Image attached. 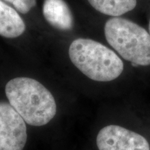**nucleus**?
<instances>
[{
  "label": "nucleus",
  "mask_w": 150,
  "mask_h": 150,
  "mask_svg": "<svg viewBox=\"0 0 150 150\" xmlns=\"http://www.w3.org/2000/svg\"><path fill=\"white\" fill-rule=\"evenodd\" d=\"M5 93L9 104L28 125L44 126L56 115L55 99L37 80L28 77L13 79L6 85Z\"/></svg>",
  "instance_id": "nucleus-1"
},
{
  "label": "nucleus",
  "mask_w": 150,
  "mask_h": 150,
  "mask_svg": "<svg viewBox=\"0 0 150 150\" xmlns=\"http://www.w3.org/2000/svg\"><path fill=\"white\" fill-rule=\"evenodd\" d=\"M72 63L87 77L96 81H110L120 76L124 63L112 50L97 41L78 38L71 43Z\"/></svg>",
  "instance_id": "nucleus-2"
},
{
  "label": "nucleus",
  "mask_w": 150,
  "mask_h": 150,
  "mask_svg": "<svg viewBox=\"0 0 150 150\" xmlns=\"http://www.w3.org/2000/svg\"><path fill=\"white\" fill-rule=\"evenodd\" d=\"M104 33L108 44L131 65H150V33L144 28L115 17L106 22Z\"/></svg>",
  "instance_id": "nucleus-3"
},
{
  "label": "nucleus",
  "mask_w": 150,
  "mask_h": 150,
  "mask_svg": "<svg viewBox=\"0 0 150 150\" xmlns=\"http://www.w3.org/2000/svg\"><path fill=\"white\" fill-rule=\"evenodd\" d=\"M27 140L26 122L9 103L0 102V150H23Z\"/></svg>",
  "instance_id": "nucleus-4"
},
{
  "label": "nucleus",
  "mask_w": 150,
  "mask_h": 150,
  "mask_svg": "<svg viewBox=\"0 0 150 150\" xmlns=\"http://www.w3.org/2000/svg\"><path fill=\"white\" fill-rule=\"evenodd\" d=\"M99 150H150L147 140L141 135L117 125H108L97 136Z\"/></svg>",
  "instance_id": "nucleus-5"
},
{
  "label": "nucleus",
  "mask_w": 150,
  "mask_h": 150,
  "mask_svg": "<svg viewBox=\"0 0 150 150\" xmlns=\"http://www.w3.org/2000/svg\"><path fill=\"white\" fill-rule=\"evenodd\" d=\"M42 13L52 27L62 31L72 29L73 17L64 0H45Z\"/></svg>",
  "instance_id": "nucleus-6"
},
{
  "label": "nucleus",
  "mask_w": 150,
  "mask_h": 150,
  "mask_svg": "<svg viewBox=\"0 0 150 150\" xmlns=\"http://www.w3.org/2000/svg\"><path fill=\"white\" fill-rule=\"evenodd\" d=\"M25 24L16 9L0 0V35L15 38L25 31Z\"/></svg>",
  "instance_id": "nucleus-7"
},
{
  "label": "nucleus",
  "mask_w": 150,
  "mask_h": 150,
  "mask_svg": "<svg viewBox=\"0 0 150 150\" xmlns=\"http://www.w3.org/2000/svg\"><path fill=\"white\" fill-rule=\"evenodd\" d=\"M95 10L107 16L118 17L132 11L136 0H88Z\"/></svg>",
  "instance_id": "nucleus-8"
},
{
  "label": "nucleus",
  "mask_w": 150,
  "mask_h": 150,
  "mask_svg": "<svg viewBox=\"0 0 150 150\" xmlns=\"http://www.w3.org/2000/svg\"><path fill=\"white\" fill-rule=\"evenodd\" d=\"M13 6L15 9L22 14H27L36 4L35 0H4Z\"/></svg>",
  "instance_id": "nucleus-9"
},
{
  "label": "nucleus",
  "mask_w": 150,
  "mask_h": 150,
  "mask_svg": "<svg viewBox=\"0 0 150 150\" xmlns=\"http://www.w3.org/2000/svg\"><path fill=\"white\" fill-rule=\"evenodd\" d=\"M149 33H150V20H149Z\"/></svg>",
  "instance_id": "nucleus-10"
}]
</instances>
